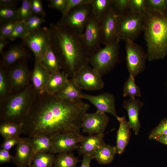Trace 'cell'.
I'll list each match as a JSON object with an SVG mask.
<instances>
[{"label":"cell","instance_id":"1","mask_svg":"<svg viewBox=\"0 0 167 167\" xmlns=\"http://www.w3.org/2000/svg\"><path fill=\"white\" fill-rule=\"evenodd\" d=\"M54 96L50 101L30 107L22 123L23 133L28 137L50 138L63 133L81 134L82 120L89 105L81 100L71 101Z\"/></svg>","mask_w":167,"mask_h":167},{"label":"cell","instance_id":"2","mask_svg":"<svg viewBox=\"0 0 167 167\" xmlns=\"http://www.w3.org/2000/svg\"><path fill=\"white\" fill-rule=\"evenodd\" d=\"M51 46L62 64L73 75L81 67L88 64L89 55L82 36L59 21L49 28ZM62 67V66H61Z\"/></svg>","mask_w":167,"mask_h":167},{"label":"cell","instance_id":"3","mask_svg":"<svg viewBox=\"0 0 167 167\" xmlns=\"http://www.w3.org/2000/svg\"><path fill=\"white\" fill-rule=\"evenodd\" d=\"M143 31L148 59L164 58L167 54V11L146 10Z\"/></svg>","mask_w":167,"mask_h":167},{"label":"cell","instance_id":"4","mask_svg":"<svg viewBox=\"0 0 167 167\" xmlns=\"http://www.w3.org/2000/svg\"><path fill=\"white\" fill-rule=\"evenodd\" d=\"M145 23V14L132 12L129 10L118 15L117 41H133L143 31Z\"/></svg>","mask_w":167,"mask_h":167},{"label":"cell","instance_id":"5","mask_svg":"<svg viewBox=\"0 0 167 167\" xmlns=\"http://www.w3.org/2000/svg\"><path fill=\"white\" fill-rule=\"evenodd\" d=\"M120 48L117 41L101 48L89 56L88 63L101 75L110 71L117 62Z\"/></svg>","mask_w":167,"mask_h":167},{"label":"cell","instance_id":"6","mask_svg":"<svg viewBox=\"0 0 167 167\" xmlns=\"http://www.w3.org/2000/svg\"><path fill=\"white\" fill-rule=\"evenodd\" d=\"M28 97L26 90L14 96L2 109L1 119L4 122L22 123L31 107L28 105Z\"/></svg>","mask_w":167,"mask_h":167},{"label":"cell","instance_id":"7","mask_svg":"<svg viewBox=\"0 0 167 167\" xmlns=\"http://www.w3.org/2000/svg\"><path fill=\"white\" fill-rule=\"evenodd\" d=\"M125 42L127 69L129 75L135 78L145 68L147 54L141 46L134 41L128 40Z\"/></svg>","mask_w":167,"mask_h":167},{"label":"cell","instance_id":"8","mask_svg":"<svg viewBox=\"0 0 167 167\" xmlns=\"http://www.w3.org/2000/svg\"><path fill=\"white\" fill-rule=\"evenodd\" d=\"M92 14L90 4L77 6L71 10L59 21L77 33H83L87 24Z\"/></svg>","mask_w":167,"mask_h":167},{"label":"cell","instance_id":"9","mask_svg":"<svg viewBox=\"0 0 167 167\" xmlns=\"http://www.w3.org/2000/svg\"><path fill=\"white\" fill-rule=\"evenodd\" d=\"M22 39L33 53L36 60L40 62L46 49L51 45L50 31L46 27H41L28 33Z\"/></svg>","mask_w":167,"mask_h":167},{"label":"cell","instance_id":"10","mask_svg":"<svg viewBox=\"0 0 167 167\" xmlns=\"http://www.w3.org/2000/svg\"><path fill=\"white\" fill-rule=\"evenodd\" d=\"M73 75L72 79L81 89L95 91L104 87L101 75L88 64L81 67Z\"/></svg>","mask_w":167,"mask_h":167},{"label":"cell","instance_id":"11","mask_svg":"<svg viewBox=\"0 0 167 167\" xmlns=\"http://www.w3.org/2000/svg\"><path fill=\"white\" fill-rule=\"evenodd\" d=\"M82 36L89 56L101 48L102 41L100 21L92 13L82 34Z\"/></svg>","mask_w":167,"mask_h":167},{"label":"cell","instance_id":"12","mask_svg":"<svg viewBox=\"0 0 167 167\" xmlns=\"http://www.w3.org/2000/svg\"><path fill=\"white\" fill-rule=\"evenodd\" d=\"M109 121L105 113L98 111L92 113H86L81 122V128L83 133L89 135L104 133Z\"/></svg>","mask_w":167,"mask_h":167},{"label":"cell","instance_id":"13","mask_svg":"<svg viewBox=\"0 0 167 167\" xmlns=\"http://www.w3.org/2000/svg\"><path fill=\"white\" fill-rule=\"evenodd\" d=\"M84 136L72 133L59 134L51 138L53 154L70 152L77 149Z\"/></svg>","mask_w":167,"mask_h":167},{"label":"cell","instance_id":"14","mask_svg":"<svg viewBox=\"0 0 167 167\" xmlns=\"http://www.w3.org/2000/svg\"><path fill=\"white\" fill-rule=\"evenodd\" d=\"M118 15L112 7L100 20L102 44L105 45L117 41Z\"/></svg>","mask_w":167,"mask_h":167},{"label":"cell","instance_id":"15","mask_svg":"<svg viewBox=\"0 0 167 167\" xmlns=\"http://www.w3.org/2000/svg\"><path fill=\"white\" fill-rule=\"evenodd\" d=\"M88 100L96 109L97 110L104 113H108L116 118L115 98L111 93L105 92L97 95H92L82 93V99Z\"/></svg>","mask_w":167,"mask_h":167},{"label":"cell","instance_id":"16","mask_svg":"<svg viewBox=\"0 0 167 167\" xmlns=\"http://www.w3.org/2000/svg\"><path fill=\"white\" fill-rule=\"evenodd\" d=\"M15 156L12 161L17 167H30L35 155L28 138H21L16 145Z\"/></svg>","mask_w":167,"mask_h":167},{"label":"cell","instance_id":"17","mask_svg":"<svg viewBox=\"0 0 167 167\" xmlns=\"http://www.w3.org/2000/svg\"><path fill=\"white\" fill-rule=\"evenodd\" d=\"M143 105L144 103L139 99L131 98L125 100L123 104V107L127 113L129 124L136 135L138 134L140 128L139 115Z\"/></svg>","mask_w":167,"mask_h":167},{"label":"cell","instance_id":"18","mask_svg":"<svg viewBox=\"0 0 167 167\" xmlns=\"http://www.w3.org/2000/svg\"><path fill=\"white\" fill-rule=\"evenodd\" d=\"M116 118L119 123L116 136L115 146L116 153L122 154L124 151L129 141L131 136V128L125 116H118Z\"/></svg>","mask_w":167,"mask_h":167},{"label":"cell","instance_id":"19","mask_svg":"<svg viewBox=\"0 0 167 167\" xmlns=\"http://www.w3.org/2000/svg\"><path fill=\"white\" fill-rule=\"evenodd\" d=\"M104 136V133L84 136L77 149L79 154H88L93 156L96 150L105 143Z\"/></svg>","mask_w":167,"mask_h":167},{"label":"cell","instance_id":"20","mask_svg":"<svg viewBox=\"0 0 167 167\" xmlns=\"http://www.w3.org/2000/svg\"><path fill=\"white\" fill-rule=\"evenodd\" d=\"M81 89L72 78L69 79L62 88L54 96L59 99L69 101L81 100Z\"/></svg>","mask_w":167,"mask_h":167},{"label":"cell","instance_id":"21","mask_svg":"<svg viewBox=\"0 0 167 167\" xmlns=\"http://www.w3.org/2000/svg\"><path fill=\"white\" fill-rule=\"evenodd\" d=\"M50 73L39 61L36 60L32 75L33 86L39 92L45 91V88Z\"/></svg>","mask_w":167,"mask_h":167},{"label":"cell","instance_id":"22","mask_svg":"<svg viewBox=\"0 0 167 167\" xmlns=\"http://www.w3.org/2000/svg\"><path fill=\"white\" fill-rule=\"evenodd\" d=\"M68 75L64 71L51 73L47 83L45 91L50 95L57 93L68 81Z\"/></svg>","mask_w":167,"mask_h":167},{"label":"cell","instance_id":"23","mask_svg":"<svg viewBox=\"0 0 167 167\" xmlns=\"http://www.w3.org/2000/svg\"><path fill=\"white\" fill-rule=\"evenodd\" d=\"M116 147L105 143L99 148L93 155L99 164L105 165L110 163L116 154Z\"/></svg>","mask_w":167,"mask_h":167},{"label":"cell","instance_id":"24","mask_svg":"<svg viewBox=\"0 0 167 167\" xmlns=\"http://www.w3.org/2000/svg\"><path fill=\"white\" fill-rule=\"evenodd\" d=\"M2 54L3 64L6 66L11 65L27 56L24 48L19 45L11 47Z\"/></svg>","mask_w":167,"mask_h":167},{"label":"cell","instance_id":"25","mask_svg":"<svg viewBox=\"0 0 167 167\" xmlns=\"http://www.w3.org/2000/svg\"><path fill=\"white\" fill-rule=\"evenodd\" d=\"M40 62L50 73L60 71L62 67L59 60L51 45L46 49Z\"/></svg>","mask_w":167,"mask_h":167},{"label":"cell","instance_id":"26","mask_svg":"<svg viewBox=\"0 0 167 167\" xmlns=\"http://www.w3.org/2000/svg\"><path fill=\"white\" fill-rule=\"evenodd\" d=\"M28 76V70L24 65L19 64L15 66L11 70L10 74L12 86L19 88L24 86L27 80Z\"/></svg>","mask_w":167,"mask_h":167},{"label":"cell","instance_id":"27","mask_svg":"<svg viewBox=\"0 0 167 167\" xmlns=\"http://www.w3.org/2000/svg\"><path fill=\"white\" fill-rule=\"evenodd\" d=\"M28 138L35 154L42 152L51 153V138L42 135L28 137Z\"/></svg>","mask_w":167,"mask_h":167},{"label":"cell","instance_id":"28","mask_svg":"<svg viewBox=\"0 0 167 167\" xmlns=\"http://www.w3.org/2000/svg\"><path fill=\"white\" fill-rule=\"evenodd\" d=\"M22 131V123L4 122L0 125V134L4 139L19 136Z\"/></svg>","mask_w":167,"mask_h":167},{"label":"cell","instance_id":"29","mask_svg":"<svg viewBox=\"0 0 167 167\" xmlns=\"http://www.w3.org/2000/svg\"><path fill=\"white\" fill-rule=\"evenodd\" d=\"M80 161L73 153L64 152L58 153L55 156L53 166L54 167H76Z\"/></svg>","mask_w":167,"mask_h":167},{"label":"cell","instance_id":"30","mask_svg":"<svg viewBox=\"0 0 167 167\" xmlns=\"http://www.w3.org/2000/svg\"><path fill=\"white\" fill-rule=\"evenodd\" d=\"M113 0H90L92 14L100 20L111 8Z\"/></svg>","mask_w":167,"mask_h":167},{"label":"cell","instance_id":"31","mask_svg":"<svg viewBox=\"0 0 167 167\" xmlns=\"http://www.w3.org/2000/svg\"><path fill=\"white\" fill-rule=\"evenodd\" d=\"M55 157L54 154L45 152L37 153L34 155L33 164L30 167H52Z\"/></svg>","mask_w":167,"mask_h":167},{"label":"cell","instance_id":"32","mask_svg":"<svg viewBox=\"0 0 167 167\" xmlns=\"http://www.w3.org/2000/svg\"><path fill=\"white\" fill-rule=\"evenodd\" d=\"M123 91L124 97L129 96L130 98L135 99L141 96L140 89L135 84V78L130 75L124 84Z\"/></svg>","mask_w":167,"mask_h":167},{"label":"cell","instance_id":"33","mask_svg":"<svg viewBox=\"0 0 167 167\" xmlns=\"http://www.w3.org/2000/svg\"><path fill=\"white\" fill-rule=\"evenodd\" d=\"M18 19L19 21H26L34 15L31 7V0H24L18 9Z\"/></svg>","mask_w":167,"mask_h":167},{"label":"cell","instance_id":"34","mask_svg":"<svg viewBox=\"0 0 167 167\" xmlns=\"http://www.w3.org/2000/svg\"><path fill=\"white\" fill-rule=\"evenodd\" d=\"M18 11L14 7H0V19L1 24L18 20Z\"/></svg>","mask_w":167,"mask_h":167},{"label":"cell","instance_id":"35","mask_svg":"<svg viewBox=\"0 0 167 167\" xmlns=\"http://www.w3.org/2000/svg\"><path fill=\"white\" fill-rule=\"evenodd\" d=\"M45 21L44 17L36 15H32L25 22L26 34L41 28Z\"/></svg>","mask_w":167,"mask_h":167},{"label":"cell","instance_id":"36","mask_svg":"<svg viewBox=\"0 0 167 167\" xmlns=\"http://www.w3.org/2000/svg\"><path fill=\"white\" fill-rule=\"evenodd\" d=\"M146 10L163 11H167V0H145Z\"/></svg>","mask_w":167,"mask_h":167},{"label":"cell","instance_id":"37","mask_svg":"<svg viewBox=\"0 0 167 167\" xmlns=\"http://www.w3.org/2000/svg\"><path fill=\"white\" fill-rule=\"evenodd\" d=\"M21 21H11L2 24L0 29V39H7L16 25Z\"/></svg>","mask_w":167,"mask_h":167},{"label":"cell","instance_id":"38","mask_svg":"<svg viewBox=\"0 0 167 167\" xmlns=\"http://www.w3.org/2000/svg\"><path fill=\"white\" fill-rule=\"evenodd\" d=\"M167 135V117L162 119L159 124L150 133L148 138L153 139L155 138L163 135Z\"/></svg>","mask_w":167,"mask_h":167},{"label":"cell","instance_id":"39","mask_svg":"<svg viewBox=\"0 0 167 167\" xmlns=\"http://www.w3.org/2000/svg\"><path fill=\"white\" fill-rule=\"evenodd\" d=\"M26 34L25 22L21 21L15 27L7 40L13 41L17 38L22 39Z\"/></svg>","mask_w":167,"mask_h":167},{"label":"cell","instance_id":"40","mask_svg":"<svg viewBox=\"0 0 167 167\" xmlns=\"http://www.w3.org/2000/svg\"><path fill=\"white\" fill-rule=\"evenodd\" d=\"M129 11L135 13L144 15L146 11L145 0H130Z\"/></svg>","mask_w":167,"mask_h":167},{"label":"cell","instance_id":"41","mask_svg":"<svg viewBox=\"0 0 167 167\" xmlns=\"http://www.w3.org/2000/svg\"><path fill=\"white\" fill-rule=\"evenodd\" d=\"M130 0H113L112 7L117 15L129 10Z\"/></svg>","mask_w":167,"mask_h":167},{"label":"cell","instance_id":"42","mask_svg":"<svg viewBox=\"0 0 167 167\" xmlns=\"http://www.w3.org/2000/svg\"><path fill=\"white\" fill-rule=\"evenodd\" d=\"M90 0H66V8L63 17L72 9L80 6L89 4Z\"/></svg>","mask_w":167,"mask_h":167},{"label":"cell","instance_id":"43","mask_svg":"<svg viewBox=\"0 0 167 167\" xmlns=\"http://www.w3.org/2000/svg\"><path fill=\"white\" fill-rule=\"evenodd\" d=\"M21 138L19 136L4 139L2 144L1 149L9 151L14 146L17 145L20 142Z\"/></svg>","mask_w":167,"mask_h":167},{"label":"cell","instance_id":"44","mask_svg":"<svg viewBox=\"0 0 167 167\" xmlns=\"http://www.w3.org/2000/svg\"><path fill=\"white\" fill-rule=\"evenodd\" d=\"M31 7L34 15L44 17L45 15V13L41 0H32Z\"/></svg>","mask_w":167,"mask_h":167},{"label":"cell","instance_id":"45","mask_svg":"<svg viewBox=\"0 0 167 167\" xmlns=\"http://www.w3.org/2000/svg\"><path fill=\"white\" fill-rule=\"evenodd\" d=\"M66 0H49V6L53 8H55L59 11L62 15L64 14Z\"/></svg>","mask_w":167,"mask_h":167},{"label":"cell","instance_id":"46","mask_svg":"<svg viewBox=\"0 0 167 167\" xmlns=\"http://www.w3.org/2000/svg\"><path fill=\"white\" fill-rule=\"evenodd\" d=\"M14 156L11 155L9 151L1 149L0 150V164L10 162L12 161Z\"/></svg>","mask_w":167,"mask_h":167},{"label":"cell","instance_id":"47","mask_svg":"<svg viewBox=\"0 0 167 167\" xmlns=\"http://www.w3.org/2000/svg\"><path fill=\"white\" fill-rule=\"evenodd\" d=\"M6 82L4 72L2 69L0 71V94L4 95L6 91Z\"/></svg>","mask_w":167,"mask_h":167},{"label":"cell","instance_id":"48","mask_svg":"<svg viewBox=\"0 0 167 167\" xmlns=\"http://www.w3.org/2000/svg\"><path fill=\"white\" fill-rule=\"evenodd\" d=\"M93 158V156L90 154H84L83 155L82 164L80 167H91L90 162Z\"/></svg>","mask_w":167,"mask_h":167},{"label":"cell","instance_id":"49","mask_svg":"<svg viewBox=\"0 0 167 167\" xmlns=\"http://www.w3.org/2000/svg\"><path fill=\"white\" fill-rule=\"evenodd\" d=\"M18 1L16 0H0V7H14Z\"/></svg>","mask_w":167,"mask_h":167},{"label":"cell","instance_id":"50","mask_svg":"<svg viewBox=\"0 0 167 167\" xmlns=\"http://www.w3.org/2000/svg\"><path fill=\"white\" fill-rule=\"evenodd\" d=\"M153 140L161 143L167 146V135L157 136Z\"/></svg>","mask_w":167,"mask_h":167},{"label":"cell","instance_id":"51","mask_svg":"<svg viewBox=\"0 0 167 167\" xmlns=\"http://www.w3.org/2000/svg\"><path fill=\"white\" fill-rule=\"evenodd\" d=\"M8 43L7 39H0V53L2 54L3 53V50L5 46Z\"/></svg>","mask_w":167,"mask_h":167}]
</instances>
